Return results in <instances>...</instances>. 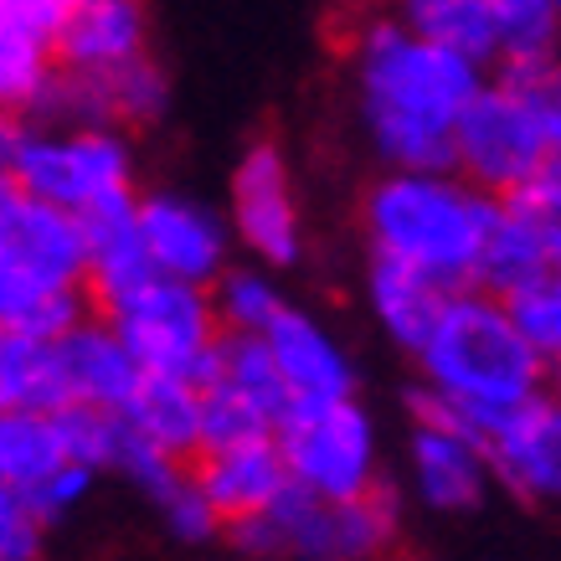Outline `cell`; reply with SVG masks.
<instances>
[{"instance_id":"1","label":"cell","mask_w":561,"mask_h":561,"mask_svg":"<svg viewBox=\"0 0 561 561\" xmlns=\"http://www.w3.org/2000/svg\"><path fill=\"white\" fill-rule=\"evenodd\" d=\"M484 83L479 62L427 42L408 21L366 16L356 32V88L371 145L397 171H454V119Z\"/></svg>"},{"instance_id":"2","label":"cell","mask_w":561,"mask_h":561,"mask_svg":"<svg viewBox=\"0 0 561 561\" xmlns=\"http://www.w3.org/2000/svg\"><path fill=\"white\" fill-rule=\"evenodd\" d=\"M490 191L454 181L448 171H397V165L360 202L371 253L412 263V268L443 278L448 289L474 284V257L484 227H490Z\"/></svg>"},{"instance_id":"3","label":"cell","mask_w":561,"mask_h":561,"mask_svg":"<svg viewBox=\"0 0 561 561\" xmlns=\"http://www.w3.org/2000/svg\"><path fill=\"white\" fill-rule=\"evenodd\" d=\"M412 356L423 366V387L459 402L474 417V433H484L494 412L541 391L546 381V360L515 335V324L505 320V305L484 289H469V284L448 294L443 314L433 320L427 341Z\"/></svg>"},{"instance_id":"4","label":"cell","mask_w":561,"mask_h":561,"mask_svg":"<svg viewBox=\"0 0 561 561\" xmlns=\"http://www.w3.org/2000/svg\"><path fill=\"white\" fill-rule=\"evenodd\" d=\"M561 150V99L557 78H494L469 93L454 119L448 165L490 196L530 181L536 171L557 165Z\"/></svg>"},{"instance_id":"5","label":"cell","mask_w":561,"mask_h":561,"mask_svg":"<svg viewBox=\"0 0 561 561\" xmlns=\"http://www.w3.org/2000/svg\"><path fill=\"white\" fill-rule=\"evenodd\" d=\"M227 530H232V541L242 551H294V557L360 561L391 546V536H397V500L381 484H371L366 494H351V500H314L309 490L284 479V490L273 494L263 511Z\"/></svg>"},{"instance_id":"6","label":"cell","mask_w":561,"mask_h":561,"mask_svg":"<svg viewBox=\"0 0 561 561\" xmlns=\"http://www.w3.org/2000/svg\"><path fill=\"white\" fill-rule=\"evenodd\" d=\"M108 324L124 351L139 360V371L181 376L191 387H206L217 371L221 320L206 299V284L150 273L135 294L108 305Z\"/></svg>"},{"instance_id":"7","label":"cell","mask_w":561,"mask_h":561,"mask_svg":"<svg viewBox=\"0 0 561 561\" xmlns=\"http://www.w3.org/2000/svg\"><path fill=\"white\" fill-rule=\"evenodd\" d=\"M273 443L289 484L314 500H351L376 484V427L356 397L289 402V412L273 423Z\"/></svg>"},{"instance_id":"8","label":"cell","mask_w":561,"mask_h":561,"mask_svg":"<svg viewBox=\"0 0 561 561\" xmlns=\"http://www.w3.org/2000/svg\"><path fill=\"white\" fill-rule=\"evenodd\" d=\"M11 181L51 206L83 211L114 191H135V160L114 124H36L21 139Z\"/></svg>"},{"instance_id":"9","label":"cell","mask_w":561,"mask_h":561,"mask_svg":"<svg viewBox=\"0 0 561 561\" xmlns=\"http://www.w3.org/2000/svg\"><path fill=\"white\" fill-rule=\"evenodd\" d=\"M561 257V181L557 165L494 196L490 227L474 257V284L484 294H511L530 278L557 273Z\"/></svg>"},{"instance_id":"10","label":"cell","mask_w":561,"mask_h":561,"mask_svg":"<svg viewBox=\"0 0 561 561\" xmlns=\"http://www.w3.org/2000/svg\"><path fill=\"white\" fill-rule=\"evenodd\" d=\"M479 454L490 479H500L511 494L541 505L561 490V412L546 391H530L505 412H494L479 433Z\"/></svg>"},{"instance_id":"11","label":"cell","mask_w":561,"mask_h":561,"mask_svg":"<svg viewBox=\"0 0 561 561\" xmlns=\"http://www.w3.org/2000/svg\"><path fill=\"white\" fill-rule=\"evenodd\" d=\"M0 263L26 273L36 284L83 289V227L78 211L51 206L16 181H0Z\"/></svg>"},{"instance_id":"12","label":"cell","mask_w":561,"mask_h":561,"mask_svg":"<svg viewBox=\"0 0 561 561\" xmlns=\"http://www.w3.org/2000/svg\"><path fill=\"white\" fill-rule=\"evenodd\" d=\"M232 227L248 242V253L263 263H294L305 248V221L294 202L289 160L273 139H257L232 171Z\"/></svg>"},{"instance_id":"13","label":"cell","mask_w":561,"mask_h":561,"mask_svg":"<svg viewBox=\"0 0 561 561\" xmlns=\"http://www.w3.org/2000/svg\"><path fill=\"white\" fill-rule=\"evenodd\" d=\"M135 227L145 242L154 273L165 278H186V284H211L227 268V227L217 221V211L154 191L145 202H135Z\"/></svg>"},{"instance_id":"14","label":"cell","mask_w":561,"mask_h":561,"mask_svg":"<svg viewBox=\"0 0 561 561\" xmlns=\"http://www.w3.org/2000/svg\"><path fill=\"white\" fill-rule=\"evenodd\" d=\"M196 490L206 494V505L221 526H238L248 515H257L273 494L284 490V459H278V443L273 433H253V438H232V443H211L196 448Z\"/></svg>"},{"instance_id":"15","label":"cell","mask_w":561,"mask_h":561,"mask_svg":"<svg viewBox=\"0 0 561 561\" xmlns=\"http://www.w3.org/2000/svg\"><path fill=\"white\" fill-rule=\"evenodd\" d=\"M257 335L268 345V356L294 402H324V397H351L356 391V371H351L341 341L314 314L284 305Z\"/></svg>"},{"instance_id":"16","label":"cell","mask_w":561,"mask_h":561,"mask_svg":"<svg viewBox=\"0 0 561 561\" xmlns=\"http://www.w3.org/2000/svg\"><path fill=\"white\" fill-rule=\"evenodd\" d=\"M78 227H83V253H88L83 294H93L103 309L119 305L124 294H135L154 273L135 227V191H114V196L83 206Z\"/></svg>"},{"instance_id":"17","label":"cell","mask_w":561,"mask_h":561,"mask_svg":"<svg viewBox=\"0 0 561 561\" xmlns=\"http://www.w3.org/2000/svg\"><path fill=\"white\" fill-rule=\"evenodd\" d=\"M51 345H57V371H62L68 402H93V408L108 412H119L129 402V391L139 381V360L124 351L114 324H99L83 314Z\"/></svg>"},{"instance_id":"18","label":"cell","mask_w":561,"mask_h":561,"mask_svg":"<svg viewBox=\"0 0 561 561\" xmlns=\"http://www.w3.org/2000/svg\"><path fill=\"white\" fill-rule=\"evenodd\" d=\"M145 51V5L139 0H72L51 32V62L103 72Z\"/></svg>"},{"instance_id":"19","label":"cell","mask_w":561,"mask_h":561,"mask_svg":"<svg viewBox=\"0 0 561 561\" xmlns=\"http://www.w3.org/2000/svg\"><path fill=\"white\" fill-rule=\"evenodd\" d=\"M412 479H417V494L443 515L474 511L490 490V469H484L479 443L438 423H417V433H412Z\"/></svg>"},{"instance_id":"20","label":"cell","mask_w":561,"mask_h":561,"mask_svg":"<svg viewBox=\"0 0 561 561\" xmlns=\"http://www.w3.org/2000/svg\"><path fill=\"white\" fill-rule=\"evenodd\" d=\"M119 417L135 427L139 438H150L154 448H165L175 459H191L202 448V387H191L181 376L139 371Z\"/></svg>"},{"instance_id":"21","label":"cell","mask_w":561,"mask_h":561,"mask_svg":"<svg viewBox=\"0 0 561 561\" xmlns=\"http://www.w3.org/2000/svg\"><path fill=\"white\" fill-rule=\"evenodd\" d=\"M448 294L454 289H448L443 278L412 268V263H397V257H376L371 263L376 320H381V330H387L391 341L408 345V351H417V345L427 341V330H433V320L443 314Z\"/></svg>"},{"instance_id":"22","label":"cell","mask_w":561,"mask_h":561,"mask_svg":"<svg viewBox=\"0 0 561 561\" xmlns=\"http://www.w3.org/2000/svg\"><path fill=\"white\" fill-rule=\"evenodd\" d=\"M211 381L227 391H238L242 402L253 412H263L268 417V427L289 412V387H284V376H278V366H273L268 345H263V335H253V330H232V335H221L217 341V371H211Z\"/></svg>"},{"instance_id":"23","label":"cell","mask_w":561,"mask_h":561,"mask_svg":"<svg viewBox=\"0 0 561 561\" xmlns=\"http://www.w3.org/2000/svg\"><path fill=\"white\" fill-rule=\"evenodd\" d=\"M83 289H62V284H36L26 273L0 263V330H21L36 341H57L62 330L83 320Z\"/></svg>"},{"instance_id":"24","label":"cell","mask_w":561,"mask_h":561,"mask_svg":"<svg viewBox=\"0 0 561 561\" xmlns=\"http://www.w3.org/2000/svg\"><path fill=\"white\" fill-rule=\"evenodd\" d=\"M62 371H57V345L0 330V408H62Z\"/></svg>"},{"instance_id":"25","label":"cell","mask_w":561,"mask_h":561,"mask_svg":"<svg viewBox=\"0 0 561 561\" xmlns=\"http://www.w3.org/2000/svg\"><path fill=\"white\" fill-rule=\"evenodd\" d=\"M68 459L51 412L42 408H0V484L26 494L42 474H51L57 463Z\"/></svg>"},{"instance_id":"26","label":"cell","mask_w":561,"mask_h":561,"mask_svg":"<svg viewBox=\"0 0 561 561\" xmlns=\"http://www.w3.org/2000/svg\"><path fill=\"white\" fill-rule=\"evenodd\" d=\"M402 21L427 42L454 47L469 62H494L500 57V32L479 0H402Z\"/></svg>"},{"instance_id":"27","label":"cell","mask_w":561,"mask_h":561,"mask_svg":"<svg viewBox=\"0 0 561 561\" xmlns=\"http://www.w3.org/2000/svg\"><path fill=\"white\" fill-rule=\"evenodd\" d=\"M51 72V36L36 32L32 21H21L5 0H0V108L26 114L32 93Z\"/></svg>"},{"instance_id":"28","label":"cell","mask_w":561,"mask_h":561,"mask_svg":"<svg viewBox=\"0 0 561 561\" xmlns=\"http://www.w3.org/2000/svg\"><path fill=\"white\" fill-rule=\"evenodd\" d=\"M103 103H108V124H154L171 108V78L154 57H129L119 68H103Z\"/></svg>"},{"instance_id":"29","label":"cell","mask_w":561,"mask_h":561,"mask_svg":"<svg viewBox=\"0 0 561 561\" xmlns=\"http://www.w3.org/2000/svg\"><path fill=\"white\" fill-rule=\"evenodd\" d=\"M500 305H505V320L515 324V335L536 351L541 360H557L561 351V284L557 273H546V278H530L520 289L511 294H494Z\"/></svg>"},{"instance_id":"30","label":"cell","mask_w":561,"mask_h":561,"mask_svg":"<svg viewBox=\"0 0 561 561\" xmlns=\"http://www.w3.org/2000/svg\"><path fill=\"white\" fill-rule=\"evenodd\" d=\"M51 427H57V443H62V454L72 463L108 469L114 448H119L124 417L108 408H93V402H62V408H51Z\"/></svg>"},{"instance_id":"31","label":"cell","mask_w":561,"mask_h":561,"mask_svg":"<svg viewBox=\"0 0 561 561\" xmlns=\"http://www.w3.org/2000/svg\"><path fill=\"white\" fill-rule=\"evenodd\" d=\"M211 309H217V320L227 324V330H253V335H257V330H263V324L284 309V299H278V289H273L263 273H253V268H221Z\"/></svg>"},{"instance_id":"32","label":"cell","mask_w":561,"mask_h":561,"mask_svg":"<svg viewBox=\"0 0 561 561\" xmlns=\"http://www.w3.org/2000/svg\"><path fill=\"white\" fill-rule=\"evenodd\" d=\"M88 490H93V469L88 463H72V459H62L51 474H42L32 484V490L21 494V505L32 511V520L42 530L51 526V520H62V515H72L78 505L88 500Z\"/></svg>"},{"instance_id":"33","label":"cell","mask_w":561,"mask_h":561,"mask_svg":"<svg viewBox=\"0 0 561 561\" xmlns=\"http://www.w3.org/2000/svg\"><path fill=\"white\" fill-rule=\"evenodd\" d=\"M490 11L500 51L505 47H551L557 36V0H479Z\"/></svg>"},{"instance_id":"34","label":"cell","mask_w":561,"mask_h":561,"mask_svg":"<svg viewBox=\"0 0 561 561\" xmlns=\"http://www.w3.org/2000/svg\"><path fill=\"white\" fill-rule=\"evenodd\" d=\"M108 469L129 474L139 490L150 494V500H160V494L181 479V459H175V454H165V448H154L150 438H139L129 423L119 427V448H114V463H108Z\"/></svg>"},{"instance_id":"35","label":"cell","mask_w":561,"mask_h":561,"mask_svg":"<svg viewBox=\"0 0 561 561\" xmlns=\"http://www.w3.org/2000/svg\"><path fill=\"white\" fill-rule=\"evenodd\" d=\"M253 433H273L268 417L248 408L238 391L206 381L202 387V448H211V443H232V438H253Z\"/></svg>"},{"instance_id":"36","label":"cell","mask_w":561,"mask_h":561,"mask_svg":"<svg viewBox=\"0 0 561 561\" xmlns=\"http://www.w3.org/2000/svg\"><path fill=\"white\" fill-rule=\"evenodd\" d=\"M160 511H165V520H171V530L181 536V541H211L221 530V520L211 515V505H206V494L196 490V479H175L171 490L154 500Z\"/></svg>"},{"instance_id":"37","label":"cell","mask_w":561,"mask_h":561,"mask_svg":"<svg viewBox=\"0 0 561 561\" xmlns=\"http://www.w3.org/2000/svg\"><path fill=\"white\" fill-rule=\"evenodd\" d=\"M36 546H42V526L21 505V494L0 484V561H26L36 557Z\"/></svg>"},{"instance_id":"38","label":"cell","mask_w":561,"mask_h":561,"mask_svg":"<svg viewBox=\"0 0 561 561\" xmlns=\"http://www.w3.org/2000/svg\"><path fill=\"white\" fill-rule=\"evenodd\" d=\"M21 139H26L21 114L0 108V175H11V165H16V154H21Z\"/></svg>"},{"instance_id":"39","label":"cell","mask_w":561,"mask_h":561,"mask_svg":"<svg viewBox=\"0 0 561 561\" xmlns=\"http://www.w3.org/2000/svg\"><path fill=\"white\" fill-rule=\"evenodd\" d=\"M381 0H345V11H356V16H371Z\"/></svg>"}]
</instances>
